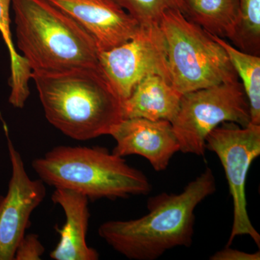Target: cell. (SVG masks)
I'll list each match as a JSON object with an SVG mask.
<instances>
[{
    "label": "cell",
    "mask_w": 260,
    "mask_h": 260,
    "mask_svg": "<svg viewBox=\"0 0 260 260\" xmlns=\"http://www.w3.org/2000/svg\"><path fill=\"white\" fill-rule=\"evenodd\" d=\"M215 191V176L206 168L179 194L162 192L149 198L144 216L104 222L99 228V237L133 260H155L174 248L189 247L194 234L195 209Z\"/></svg>",
    "instance_id": "6da1fadb"
},
{
    "label": "cell",
    "mask_w": 260,
    "mask_h": 260,
    "mask_svg": "<svg viewBox=\"0 0 260 260\" xmlns=\"http://www.w3.org/2000/svg\"><path fill=\"white\" fill-rule=\"evenodd\" d=\"M46 118L70 138L109 135L124 118L122 102L99 68L31 72Z\"/></svg>",
    "instance_id": "7a4b0ae2"
},
{
    "label": "cell",
    "mask_w": 260,
    "mask_h": 260,
    "mask_svg": "<svg viewBox=\"0 0 260 260\" xmlns=\"http://www.w3.org/2000/svg\"><path fill=\"white\" fill-rule=\"evenodd\" d=\"M17 46L31 72L99 68L93 38L49 0H13Z\"/></svg>",
    "instance_id": "3957f363"
},
{
    "label": "cell",
    "mask_w": 260,
    "mask_h": 260,
    "mask_svg": "<svg viewBox=\"0 0 260 260\" xmlns=\"http://www.w3.org/2000/svg\"><path fill=\"white\" fill-rule=\"evenodd\" d=\"M32 167L45 184L76 191L89 200H114L152 190L144 173L100 146L55 147L34 159Z\"/></svg>",
    "instance_id": "277c9868"
},
{
    "label": "cell",
    "mask_w": 260,
    "mask_h": 260,
    "mask_svg": "<svg viewBox=\"0 0 260 260\" xmlns=\"http://www.w3.org/2000/svg\"><path fill=\"white\" fill-rule=\"evenodd\" d=\"M159 26L167 46L171 83L181 94L239 81L223 47L180 10L164 12Z\"/></svg>",
    "instance_id": "5b68a950"
},
{
    "label": "cell",
    "mask_w": 260,
    "mask_h": 260,
    "mask_svg": "<svg viewBox=\"0 0 260 260\" xmlns=\"http://www.w3.org/2000/svg\"><path fill=\"white\" fill-rule=\"evenodd\" d=\"M224 122L242 126L251 123L249 102L239 81L183 94L172 125L181 152L204 156L207 137Z\"/></svg>",
    "instance_id": "8992f818"
},
{
    "label": "cell",
    "mask_w": 260,
    "mask_h": 260,
    "mask_svg": "<svg viewBox=\"0 0 260 260\" xmlns=\"http://www.w3.org/2000/svg\"><path fill=\"white\" fill-rule=\"evenodd\" d=\"M205 148L216 154L221 162L233 200L234 216L227 246L239 236H249L260 246V235L251 223L247 211L246 181L254 159L260 155V124L242 126L224 122L212 130Z\"/></svg>",
    "instance_id": "52a82bcc"
},
{
    "label": "cell",
    "mask_w": 260,
    "mask_h": 260,
    "mask_svg": "<svg viewBox=\"0 0 260 260\" xmlns=\"http://www.w3.org/2000/svg\"><path fill=\"white\" fill-rule=\"evenodd\" d=\"M99 65L122 102L149 75H161L171 83L167 46L159 25H141L127 42L99 51Z\"/></svg>",
    "instance_id": "ba28073f"
},
{
    "label": "cell",
    "mask_w": 260,
    "mask_h": 260,
    "mask_svg": "<svg viewBox=\"0 0 260 260\" xmlns=\"http://www.w3.org/2000/svg\"><path fill=\"white\" fill-rule=\"evenodd\" d=\"M12 172L6 194L0 195V260H14L15 250L30 225L34 210L45 198V183L32 180L21 155L6 133Z\"/></svg>",
    "instance_id": "9c48e42d"
},
{
    "label": "cell",
    "mask_w": 260,
    "mask_h": 260,
    "mask_svg": "<svg viewBox=\"0 0 260 260\" xmlns=\"http://www.w3.org/2000/svg\"><path fill=\"white\" fill-rule=\"evenodd\" d=\"M80 24L98 50L114 49L139 31L140 25L114 0H49Z\"/></svg>",
    "instance_id": "30bf717a"
},
{
    "label": "cell",
    "mask_w": 260,
    "mask_h": 260,
    "mask_svg": "<svg viewBox=\"0 0 260 260\" xmlns=\"http://www.w3.org/2000/svg\"><path fill=\"white\" fill-rule=\"evenodd\" d=\"M109 135L116 141L113 153L123 158L132 155L143 156L155 172L167 170L173 156L180 151L179 141L169 121L123 119Z\"/></svg>",
    "instance_id": "8fae6325"
},
{
    "label": "cell",
    "mask_w": 260,
    "mask_h": 260,
    "mask_svg": "<svg viewBox=\"0 0 260 260\" xmlns=\"http://www.w3.org/2000/svg\"><path fill=\"white\" fill-rule=\"evenodd\" d=\"M54 204L62 208L65 222L59 233V240L51 251L54 260H97L99 252L87 244L86 235L90 218L89 199L70 189L55 188L51 195Z\"/></svg>",
    "instance_id": "7c38bea8"
},
{
    "label": "cell",
    "mask_w": 260,
    "mask_h": 260,
    "mask_svg": "<svg viewBox=\"0 0 260 260\" xmlns=\"http://www.w3.org/2000/svg\"><path fill=\"white\" fill-rule=\"evenodd\" d=\"M182 95L161 75H149L122 102L123 118L172 123L179 112Z\"/></svg>",
    "instance_id": "4fadbf2b"
},
{
    "label": "cell",
    "mask_w": 260,
    "mask_h": 260,
    "mask_svg": "<svg viewBox=\"0 0 260 260\" xmlns=\"http://www.w3.org/2000/svg\"><path fill=\"white\" fill-rule=\"evenodd\" d=\"M181 12L205 31L232 40L239 20V0H181Z\"/></svg>",
    "instance_id": "5bb4252c"
},
{
    "label": "cell",
    "mask_w": 260,
    "mask_h": 260,
    "mask_svg": "<svg viewBox=\"0 0 260 260\" xmlns=\"http://www.w3.org/2000/svg\"><path fill=\"white\" fill-rule=\"evenodd\" d=\"M211 36L226 51L238 77L242 80L243 88L249 102L251 123L260 124L259 56L244 52L221 38Z\"/></svg>",
    "instance_id": "9a60e30c"
},
{
    "label": "cell",
    "mask_w": 260,
    "mask_h": 260,
    "mask_svg": "<svg viewBox=\"0 0 260 260\" xmlns=\"http://www.w3.org/2000/svg\"><path fill=\"white\" fill-rule=\"evenodd\" d=\"M12 1L13 0H0V32L9 51L11 62L10 84L11 93L9 102L14 107H22L25 105L30 94L28 83L31 70L23 56L17 52L12 39L10 16Z\"/></svg>",
    "instance_id": "2e32d148"
},
{
    "label": "cell",
    "mask_w": 260,
    "mask_h": 260,
    "mask_svg": "<svg viewBox=\"0 0 260 260\" xmlns=\"http://www.w3.org/2000/svg\"><path fill=\"white\" fill-rule=\"evenodd\" d=\"M239 1V20L232 42L239 50L259 56L260 0Z\"/></svg>",
    "instance_id": "e0dca14e"
},
{
    "label": "cell",
    "mask_w": 260,
    "mask_h": 260,
    "mask_svg": "<svg viewBox=\"0 0 260 260\" xmlns=\"http://www.w3.org/2000/svg\"><path fill=\"white\" fill-rule=\"evenodd\" d=\"M140 25H159L167 10L181 9V0H114Z\"/></svg>",
    "instance_id": "ac0fdd59"
},
{
    "label": "cell",
    "mask_w": 260,
    "mask_h": 260,
    "mask_svg": "<svg viewBox=\"0 0 260 260\" xmlns=\"http://www.w3.org/2000/svg\"><path fill=\"white\" fill-rule=\"evenodd\" d=\"M44 252L45 248L37 234H25L17 246L14 260H40Z\"/></svg>",
    "instance_id": "d6986e66"
},
{
    "label": "cell",
    "mask_w": 260,
    "mask_h": 260,
    "mask_svg": "<svg viewBox=\"0 0 260 260\" xmlns=\"http://www.w3.org/2000/svg\"><path fill=\"white\" fill-rule=\"evenodd\" d=\"M211 260H259V251L254 253L246 252L225 246V249L216 251L210 256Z\"/></svg>",
    "instance_id": "ffe728a7"
}]
</instances>
